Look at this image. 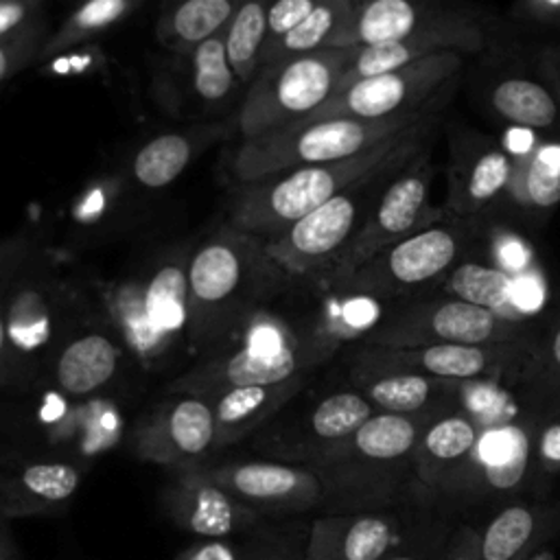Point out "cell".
I'll list each match as a JSON object with an SVG mask.
<instances>
[{
    "label": "cell",
    "mask_w": 560,
    "mask_h": 560,
    "mask_svg": "<svg viewBox=\"0 0 560 560\" xmlns=\"http://www.w3.org/2000/svg\"><path fill=\"white\" fill-rule=\"evenodd\" d=\"M532 332L518 317H508L455 298L409 304L370 330L361 346L424 348L440 343H521Z\"/></svg>",
    "instance_id": "cell-12"
},
{
    "label": "cell",
    "mask_w": 560,
    "mask_h": 560,
    "mask_svg": "<svg viewBox=\"0 0 560 560\" xmlns=\"http://www.w3.org/2000/svg\"><path fill=\"white\" fill-rule=\"evenodd\" d=\"M514 171V153L492 140L472 133L453 140L446 166V199L442 210L448 217L472 219L501 192H508Z\"/></svg>",
    "instance_id": "cell-23"
},
{
    "label": "cell",
    "mask_w": 560,
    "mask_h": 560,
    "mask_svg": "<svg viewBox=\"0 0 560 560\" xmlns=\"http://www.w3.org/2000/svg\"><path fill=\"white\" fill-rule=\"evenodd\" d=\"M192 247L158 252L116 280L96 282V311L147 368L188 352V260Z\"/></svg>",
    "instance_id": "cell-3"
},
{
    "label": "cell",
    "mask_w": 560,
    "mask_h": 560,
    "mask_svg": "<svg viewBox=\"0 0 560 560\" xmlns=\"http://www.w3.org/2000/svg\"><path fill=\"white\" fill-rule=\"evenodd\" d=\"M35 252V243L28 234H15L0 238V280L9 276L22 260Z\"/></svg>",
    "instance_id": "cell-46"
},
{
    "label": "cell",
    "mask_w": 560,
    "mask_h": 560,
    "mask_svg": "<svg viewBox=\"0 0 560 560\" xmlns=\"http://www.w3.org/2000/svg\"><path fill=\"white\" fill-rule=\"evenodd\" d=\"M269 2H243L223 28L225 55L238 83L247 90L262 68Z\"/></svg>",
    "instance_id": "cell-33"
},
{
    "label": "cell",
    "mask_w": 560,
    "mask_h": 560,
    "mask_svg": "<svg viewBox=\"0 0 560 560\" xmlns=\"http://www.w3.org/2000/svg\"><path fill=\"white\" fill-rule=\"evenodd\" d=\"M558 532V505L534 497L508 501L479 525V560H525Z\"/></svg>",
    "instance_id": "cell-26"
},
{
    "label": "cell",
    "mask_w": 560,
    "mask_h": 560,
    "mask_svg": "<svg viewBox=\"0 0 560 560\" xmlns=\"http://www.w3.org/2000/svg\"><path fill=\"white\" fill-rule=\"evenodd\" d=\"M236 7L232 0H184L168 4L155 22V37L166 50L188 57L199 44L228 26Z\"/></svg>",
    "instance_id": "cell-31"
},
{
    "label": "cell",
    "mask_w": 560,
    "mask_h": 560,
    "mask_svg": "<svg viewBox=\"0 0 560 560\" xmlns=\"http://www.w3.org/2000/svg\"><path fill=\"white\" fill-rule=\"evenodd\" d=\"M525 560H558V553H556L551 540H547L538 549H534Z\"/></svg>",
    "instance_id": "cell-51"
},
{
    "label": "cell",
    "mask_w": 560,
    "mask_h": 560,
    "mask_svg": "<svg viewBox=\"0 0 560 560\" xmlns=\"http://www.w3.org/2000/svg\"><path fill=\"white\" fill-rule=\"evenodd\" d=\"M435 114L438 107L387 120H300L295 125L241 140L230 160V173L236 184H249L300 166L357 158Z\"/></svg>",
    "instance_id": "cell-7"
},
{
    "label": "cell",
    "mask_w": 560,
    "mask_h": 560,
    "mask_svg": "<svg viewBox=\"0 0 560 560\" xmlns=\"http://www.w3.org/2000/svg\"><path fill=\"white\" fill-rule=\"evenodd\" d=\"M173 560H243V553L228 538H199L184 547Z\"/></svg>",
    "instance_id": "cell-45"
},
{
    "label": "cell",
    "mask_w": 560,
    "mask_h": 560,
    "mask_svg": "<svg viewBox=\"0 0 560 560\" xmlns=\"http://www.w3.org/2000/svg\"><path fill=\"white\" fill-rule=\"evenodd\" d=\"M538 365V346L521 343H440L424 348H370L361 346L350 374L365 372H411L453 383L499 381L534 376Z\"/></svg>",
    "instance_id": "cell-13"
},
{
    "label": "cell",
    "mask_w": 560,
    "mask_h": 560,
    "mask_svg": "<svg viewBox=\"0 0 560 560\" xmlns=\"http://www.w3.org/2000/svg\"><path fill=\"white\" fill-rule=\"evenodd\" d=\"M435 120L438 114L357 158L300 166L249 184H238L230 199L225 225L256 241H269L330 201L354 182L374 173L409 140L433 129Z\"/></svg>",
    "instance_id": "cell-5"
},
{
    "label": "cell",
    "mask_w": 560,
    "mask_h": 560,
    "mask_svg": "<svg viewBox=\"0 0 560 560\" xmlns=\"http://www.w3.org/2000/svg\"><path fill=\"white\" fill-rule=\"evenodd\" d=\"M483 46H486V35L481 26L468 15L451 24L409 35L405 39L385 42L376 46H357L352 48L350 61L339 79L337 92L357 81L407 68L433 55L479 52Z\"/></svg>",
    "instance_id": "cell-24"
},
{
    "label": "cell",
    "mask_w": 560,
    "mask_h": 560,
    "mask_svg": "<svg viewBox=\"0 0 560 560\" xmlns=\"http://www.w3.org/2000/svg\"><path fill=\"white\" fill-rule=\"evenodd\" d=\"M508 192L529 208L556 206L560 201V147L534 144L514 155Z\"/></svg>",
    "instance_id": "cell-34"
},
{
    "label": "cell",
    "mask_w": 560,
    "mask_h": 560,
    "mask_svg": "<svg viewBox=\"0 0 560 560\" xmlns=\"http://www.w3.org/2000/svg\"><path fill=\"white\" fill-rule=\"evenodd\" d=\"M536 416L523 420L490 422L468 462L429 497L427 508L440 501L446 508L483 501H514L536 483L534 475Z\"/></svg>",
    "instance_id": "cell-10"
},
{
    "label": "cell",
    "mask_w": 560,
    "mask_h": 560,
    "mask_svg": "<svg viewBox=\"0 0 560 560\" xmlns=\"http://www.w3.org/2000/svg\"><path fill=\"white\" fill-rule=\"evenodd\" d=\"M276 287L256 300L195 368L177 376L171 392L210 398L232 387L306 381L317 363L308 350L302 319L273 302Z\"/></svg>",
    "instance_id": "cell-2"
},
{
    "label": "cell",
    "mask_w": 560,
    "mask_h": 560,
    "mask_svg": "<svg viewBox=\"0 0 560 560\" xmlns=\"http://www.w3.org/2000/svg\"><path fill=\"white\" fill-rule=\"evenodd\" d=\"M464 18L455 11H444L429 2L411 0H365L352 4V11L330 48L376 46L405 39L409 35L438 28Z\"/></svg>",
    "instance_id": "cell-25"
},
{
    "label": "cell",
    "mask_w": 560,
    "mask_h": 560,
    "mask_svg": "<svg viewBox=\"0 0 560 560\" xmlns=\"http://www.w3.org/2000/svg\"><path fill=\"white\" fill-rule=\"evenodd\" d=\"M0 387L2 389L22 387L18 361H15V354H13V348L9 341V332H7V324H4V315H2V306H0Z\"/></svg>",
    "instance_id": "cell-49"
},
{
    "label": "cell",
    "mask_w": 560,
    "mask_h": 560,
    "mask_svg": "<svg viewBox=\"0 0 560 560\" xmlns=\"http://www.w3.org/2000/svg\"><path fill=\"white\" fill-rule=\"evenodd\" d=\"M442 560H479V525L457 521L448 536Z\"/></svg>",
    "instance_id": "cell-44"
},
{
    "label": "cell",
    "mask_w": 560,
    "mask_h": 560,
    "mask_svg": "<svg viewBox=\"0 0 560 560\" xmlns=\"http://www.w3.org/2000/svg\"><path fill=\"white\" fill-rule=\"evenodd\" d=\"M188 61L192 90L203 105L221 107L234 96L236 88H243L228 61L223 31L199 44L188 55Z\"/></svg>",
    "instance_id": "cell-38"
},
{
    "label": "cell",
    "mask_w": 560,
    "mask_h": 560,
    "mask_svg": "<svg viewBox=\"0 0 560 560\" xmlns=\"http://www.w3.org/2000/svg\"><path fill=\"white\" fill-rule=\"evenodd\" d=\"M136 457L175 470L197 468L217 455V422L203 396L171 392L155 402L131 433Z\"/></svg>",
    "instance_id": "cell-17"
},
{
    "label": "cell",
    "mask_w": 560,
    "mask_h": 560,
    "mask_svg": "<svg viewBox=\"0 0 560 560\" xmlns=\"http://www.w3.org/2000/svg\"><path fill=\"white\" fill-rule=\"evenodd\" d=\"M470 219L444 217L424 230L389 245L343 282L324 287L372 300L398 298L411 289L444 278L462 258L470 241Z\"/></svg>",
    "instance_id": "cell-11"
},
{
    "label": "cell",
    "mask_w": 560,
    "mask_h": 560,
    "mask_svg": "<svg viewBox=\"0 0 560 560\" xmlns=\"http://www.w3.org/2000/svg\"><path fill=\"white\" fill-rule=\"evenodd\" d=\"M203 468L223 490L262 516L308 512L324 503L322 481L308 466L276 459H228L210 462Z\"/></svg>",
    "instance_id": "cell-18"
},
{
    "label": "cell",
    "mask_w": 560,
    "mask_h": 560,
    "mask_svg": "<svg viewBox=\"0 0 560 560\" xmlns=\"http://www.w3.org/2000/svg\"><path fill=\"white\" fill-rule=\"evenodd\" d=\"M140 7L138 0H90L77 7L63 24L48 35L42 55H55L88 39L101 37Z\"/></svg>",
    "instance_id": "cell-37"
},
{
    "label": "cell",
    "mask_w": 560,
    "mask_h": 560,
    "mask_svg": "<svg viewBox=\"0 0 560 560\" xmlns=\"http://www.w3.org/2000/svg\"><path fill=\"white\" fill-rule=\"evenodd\" d=\"M46 35V24H42L22 35L0 39V85L20 72L33 57L42 55V48L48 39Z\"/></svg>",
    "instance_id": "cell-41"
},
{
    "label": "cell",
    "mask_w": 560,
    "mask_h": 560,
    "mask_svg": "<svg viewBox=\"0 0 560 560\" xmlns=\"http://www.w3.org/2000/svg\"><path fill=\"white\" fill-rule=\"evenodd\" d=\"M514 13L525 22L560 26V0H523L514 7Z\"/></svg>",
    "instance_id": "cell-48"
},
{
    "label": "cell",
    "mask_w": 560,
    "mask_h": 560,
    "mask_svg": "<svg viewBox=\"0 0 560 560\" xmlns=\"http://www.w3.org/2000/svg\"><path fill=\"white\" fill-rule=\"evenodd\" d=\"M534 475L536 481L560 475V398L536 413Z\"/></svg>",
    "instance_id": "cell-40"
},
{
    "label": "cell",
    "mask_w": 560,
    "mask_h": 560,
    "mask_svg": "<svg viewBox=\"0 0 560 560\" xmlns=\"http://www.w3.org/2000/svg\"><path fill=\"white\" fill-rule=\"evenodd\" d=\"M422 510L324 512L308 527L304 560H383Z\"/></svg>",
    "instance_id": "cell-19"
},
{
    "label": "cell",
    "mask_w": 560,
    "mask_h": 560,
    "mask_svg": "<svg viewBox=\"0 0 560 560\" xmlns=\"http://www.w3.org/2000/svg\"><path fill=\"white\" fill-rule=\"evenodd\" d=\"M0 560H20L9 518H4L2 514H0Z\"/></svg>",
    "instance_id": "cell-50"
},
{
    "label": "cell",
    "mask_w": 560,
    "mask_h": 560,
    "mask_svg": "<svg viewBox=\"0 0 560 560\" xmlns=\"http://www.w3.org/2000/svg\"><path fill=\"white\" fill-rule=\"evenodd\" d=\"M127 348L101 315H81L61 341L48 376L70 400L107 389L120 374Z\"/></svg>",
    "instance_id": "cell-22"
},
{
    "label": "cell",
    "mask_w": 560,
    "mask_h": 560,
    "mask_svg": "<svg viewBox=\"0 0 560 560\" xmlns=\"http://www.w3.org/2000/svg\"><path fill=\"white\" fill-rule=\"evenodd\" d=\"M162 508L179 529L199 538H230L260 527L265 518L223 490L203 466L171 472Z\"/></svg>",
    "instance_id": "cell-20"
},
{
    "label": "cell",
    "mask_w": 560,
    "mask_h": 560,
    "mask_svg": "<svg viewBox=\"0 0 560 560\" xmlns=\"http://www.w3.org/2000/svg\"><path fill=\"white\" fill-rule=\"evenodd\" d=\"M83 483V468L68 457L0 455V514L28 518L61 512Z\"/></svg>",
    "instance_id": "cell-21"
},
{
    "label": "cell",
    "mask_w": 560,
    "mask_h": 560,
    "mask_svg": "<svg viewBox=\"0 0 560 560\" xmlns=\"http://www.w3.org/2000/svg\"><path fill=\"white\" fill-rule=\"evenodd\" d=\"M258 241L219 228L192 247L188 260V354H208L234 322L269 289Z\"/></svg>",
    "instance_id": "cell-6"
},
{
    "label": "cell",
    "mask_w": 560,
    "mask_h": 560,
    "mask_svg": "<svg viewBox=\"0 0 560 560\" xmlns=\"http://www.w3.org/2000/svg\"><path fill=\"white\" fill-rule=\"evenodd\" d=\"M442 416V413H440ZM438 416H400L376 411L348 440L308 464L324 488L326 512H372L420 508L407 497L424 499L411 455L427 424Z\"/></svg>",
    "instance_id": "cell-1"
},
{
    "label": "cell",
    "mask_w": 560,
    "mask_h": 560,
    "mask_svg": "<svg viewBox=\"0 0 560 560\" xmlns=\"http://www.w3.org/2000/svg\"><path fill=\"white\" fill-rule=\"evenodd\" d=\"M315 0H278L269 2L267 9V37H265V48L262 52L273 46L278 39H282L287 33H291L313 9Z\"/></svg>",
    "instance_id": "cell-42"
},
{
    "label": "cell",
    "mask_w": 560,
    "mask_h": 560,
    "mask_svg": "<svg viewBox=\"0 0 560 560\" xmlns=\"http://www.w3.org/2000/svg\"><path fill=\"white\" fill-rule=\"evenodd\" d=\"M462 52H442L407 68L357 81L335 92L304 120H387L433 109L438 94L459 72Z\"/></svg>",
    "instance_id": "cell-16"
},
{
    "label": "cell",
    "mask_w": 560,
    "mask_h": 560,
    "mask_svg": "<svg viewBox=\"0 0 560 560\" xmlns=\"http://www.w3.org/2000/svg\"><path fill=\"white\" fill-rule=\"evenodd\" d=\"M350 383L376 411L400 416H440L453 411L448 409V400H455L462 385L411 372L350 374Z\"/></svg>",
    "instance_id": "cell-28"
},
{
    "label": "cell",
    "mask_w": 560,
    "mask_h": 560,
    "mask_svg": "<svg viewBox=\"0 0 560 560\" xmlns=\"http://www.w3.org/2000/svg\"><path fill=\"white\" fill-rule=\"evenodd\" d=\"M534 376L560 381V322H556V326L549 330L545 346H538V365Z\"/></svg>",
    "instance_id": "cell-47"
},
{
    "label": "cell",
    "mask_w": 560,
    "mask_h": 560,
    "mask_svg": "<svg viewBox=\"0 0 560 560\" xmlns=\"http://www.w3.org/2000/svg\"><path fill=\"white\" fill-rule=\"evenodd\" d=\"M435 173L438 168L431 162L429 142L424 151L389 182L346 252L339 256L326 278L313 287L339 284L389 245L402 241L418 230L440 223L446 212L442 210V206L435 208L429 201Z\"/></svg>",
    "instance_id": "cell-14"
},
{
    "label": "cell",
    "mask_w": 560,
    "mask_h": 560,
    "mask_svg": "<svg viewBox=\"0 0 560 560\" xmlns=\"http://www.w3.org/2000/svg\"><path fill=\"white\" fill-rule=\"evenodd\" d=\"M0 306L20 381L26 387L48 374L61 341L83 315L79 298L33 252L0 280Z\"/></svg>",
    "instance_id": "cell-8"
},
{
    "label": "cell",
    "mask_w": 560,
    "mask_h": 560,
    "mask_svg": "<svg viewBox=\"0 0 560 560\" xmlns=\"http://www.w3.org/2000/svg\"><path fill=\"white\" fill-rule=\"evenodd\" d=\"M354 0H322L315 4V9L282 39H278L273 46H269L262 52V66L289 59V57H300V55H311L324 48H330L335 35L348 20L352 11Z\"/></svg>",
    "instance_id": "cell-35"
},
{
    "label": "cell",
    "mask_w": 560,
    "mask_h": 560,
    "mask_svg": "<svg viewBox=\"0 0 560 560\" xmlns=\"http://www.w3.org/2000/svg\"><path fill=\"white\" fill-rule=\"evenodd\" d=\"M376 409L352 387L328 392L306 405L298 394L260 429L254 448L267 459L308 466L363 427Z\"/></svg>",
    "instance_id": "cell-15"
},
{
    "label": "cell",
    "mask_w": 560,
    "mask_h": 560,
    "mask_svg": "<svg viewBox=\"0 0 560 560\" xmlns=\"http://www.w3.org/2000/svg\"><path fill=\"white\" fill-rule=\"evenodd\" d=\"M455 523L429 508L422 510L383 560H442Z\"/></svg>",
    "instance_id": "cell-39"
},
{
    "label": "cell",
    "mask_w": 560,
    "mask_h": 560,
    "mask_svg": "<svg viewBox=\"0 0 560 560\" xmlns=\"http://www.w3.org/2000/svg\"><path fill=\"white\" fill-rule=\"evenodd\" d=\"M486 427V420L464 409L446 411L427 424L411 455L413 475L427 503L468 462Z\"/></svg>",
    "instance_id": "cell-27"
},
{
    "label": "cell",
    "mask_w": 560,
    "mask_h": 560,
    "mask_svg": "<svg viewBox=\"0 0 560 560\" xmlns=\"http://www.w3.org/2000/svg\"><path fill=\"white\" fill-rule=\"evenodd\" d=\"M490 107L508 122L545 131L558 125L560 101L547 85L527 77H505L492 85Z\"/></svg>",
    "instance_id": "cell-32"
},
{
    "label": "cell",
    "mask_w": 560,
    "mask_h": 560,
    "mask_svg": "<svg viewBox=\"0 0 560 560\" xmlns=\"http://www.w3.org/2000/svg\"><path fill=\"white\" fill-rule=\"evenodd\" d=\"M352 48H324L260 68L236 114L241 140L308 118L339 88Z\"/></svg>",
    "instance_id": "cell-9"
},
{
    "label": "cell",
    "mask_w": 560,
    "mask_h": 560,
    "mask_svg": "<svg viewBox=\"0 0 560 560\" xmlns=\"http://www.w3.org/2000/svg\"><path fill=\"white\" fill-rule=\"evenodd\" d=\"M512 276L494 265H481L477 260H459L444 276V291L462 302L508 315L518 317L512 304Z\"/></svg>",
    "instance_id": "cell-36"
},
{
    "label": "cell",
    "mask_w": 560,
    "mask_h": 560,
    "mask_svg": "<svg viewBox=\"0 0 560 560\" xmlns=\"http://www.w3.org/2000/svg\"><path fill=\"white\" fill-rule=\"evenodd\" d=\"M431 131L433 129L409 140L374 173L354 182L282 234L258 241L260 258L271 280L284 287L298 282L313 287L322 282L363 228L389 182L431 142Z\"/></svg>",
    "instance_id": "cell-4"
},
{
    "label": "cell",
    "mask_w": 560,
    "mask_h": 560,
    "mask_svg": "<svg viewBox=\"0 0 560 560\" xmlns=\"http://www.w3.org/2000/svg\"><path fill=\"white\" fill-rule=\"evenodd\" d=\"M556 96H558V101H560V79H558V88H556Z\"/></svg>",
    "instance_id": "cell-53"
},
{
    "label": "cell",
    "mask_w": 560,
    "mask_h": 560,
    "mask_svg": "<svg viewBox=\"0 0 560 560\" xmlns=\"http://www.w3.org/2000/svg\"><path fill=\"white\" fill-rule=\"evenodd\" d=\"M221 125L166 131L147 140L129 162V177L144 190H162L173 184L188 164L217 138Z\"/></svg>",
    "instance_id": "cell-30"
},
{
    "label": "cell",
    "mask_w": 560,
    "mask_h": 560,
    "mask_svg": "<svg viewBox=\"0 0 560 560\" xmlns=\"http://www.w3.org/2000/svg\"><path fill=\"white\" fill-rule=\"evenodd\" d=\"M44 24L39 0H0V39L22 35Z\"/></svg>",
    "instance_id": "cell-43"
},
{
    "label": "cell",
    "mask_w": 560,
    "mask_h": 560,
    "mask_svg": "<svg viewBox=\"0 0 560 560\" xmlns=\"http://www.w3.org/2000/svg\"><path fill=\"white\" fill-rule=\"evenodd\" d=\"M260 560H293L289 556H282V553H271V556H262Z\"/></svg>",
    "instance_id": "cell-52"
},
{
    "label": "cell",
    "mask_w": 560,
    "mask_h": 560,
    "mask_svg": "<svg viewBox=\"0 0 560 560\" xmlns=\"http://www.w3.org/2000/svg\"><path fill=\"white\" fill-rule=\"evenodd\" d=\"M304 385L306 381L247 385L232 387L206 398L214 411L217 453L260 431L300 389H304Z\"/></svg>",
    "instance_id": "cell-29"
}]
</instances>
